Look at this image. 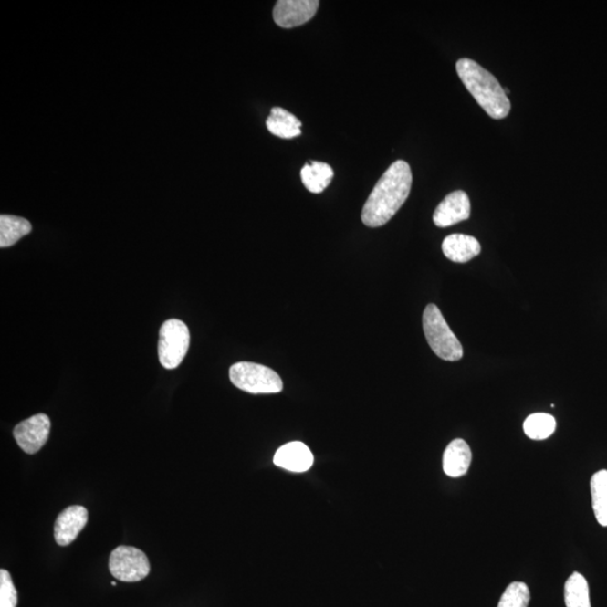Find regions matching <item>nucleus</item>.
<instances>
[{
	"label": "nucleus",
	"instance_id": "f257e3e1",
	"mask_svg": "<svg viewBox=\"0 0 607 607\" xmlns=\"http://www.w3.org/2000/svg\"><path fill=\"white\" fill-rule=\"evenodd\" d=\"M413 183L410 164L397 160L376 183L364 204L361 213L363 225L380 227L390 222L409 198Z\"/></svg>",
	"mask_w": 607,
	"mask_h": 607
},
{
	"label": "nucleus",
	"instance_id": "f03ea898",
	"mask_svg": "<svg viewBox=\"0 0 607 607\" xmlns=\"http://www.w3.org/2000/svg\"><path fill=\"white\" fill-rule=\"evenodd\" d=\"M455 69L466 89L490 118H507L511 111V101L497 78L467 58L456 62Z\"/></svg>",
	"mask_w": 607,
	"mask_h": 607
},
{
	"label": "nucleus",
	"instance_id": "7ed1b4c3",
	"mask_svg": "<svg viewBox=\"0 0 607 607\" xmlns=\"http://www.w3.org/2000/svg\"><path fill=\"white\" fill-rule=\"evenodd\" d=\"M424 330L427 343L434 352L446 361H458L464 356L463 346L451 331L438 306H426L424 313Z\"/></svg>",
	"mask_w": 607,
	"mask_h": 607
},
{
	"label": "nucleus",
	"instance_id": "20e7f679",
	"mask_svg": "<svg viewBox=\"0 0 607 607\" xmlns=\"http://www.w3.org/2000/svg\"><path fill=\"white\" fill-rule=\"evenodd\" d=\"M230 380L235 387L250 394H278L284 383L278 373L254 362H237L230 368Z\"/></svg>",
	"mask_w": 607,
	"mask_h": 607
},
{
	"label": "nucleus",
	"instance_id": "39448f33",
	"mask_svg": "<svg viewBox=\"0 0 607 607\" xmlns=\"http://www.w3.org/2000/svg\"><path fill=\"white\" fill-rule=\"evenodd\" d=\"M191 343V334L186 324L181 319L166 320L160 329L159 359L166 369H174L186 357Z\"/></svg>",
	"mask_w": 607,
	"mask_h": 607
},
{
	"label": "nucleus",
	"instance_id": "423d86ee",
	"mask_svg": "<svg viewBox=\"0 0 607 607\" xmlns=\"http://www.w3.org/2000/svg\"><path fill=\"white\" fill-rule=\"evenodd\" d=\"M150 562L147 555L135 547L120 546L110 553V571L116 580L135 582L144 580L150 574Z\"/></svg>",
	"mask_w": 607,
	"mask_h": 607
},
{
	"label": "nucleus",
	"instance_id": "0eeeda50",
	"mask_svg": "<svg viewBox=\"0 0 607 607\" xmlns=\"http://www.w3.org/2000/svg\"><path fill=\"white\" fill-rule=\"evenodd\" d=\"M50 417L40 413L17 424L13 434L19 448L24 453L34 455L45 446L48 435H50Z\"/></svg>",
	"mask_w": 607,
	"mask_h": 607
},
{
	"label": "nucleus",
	"instance_id": "6e6552de",
	"mask_svg": "<svg viewBox=\"0 0 607 607\" xmlns=\"http://www.w3.org/2000/svg\"><path fill=\"white\" fill-rule=\"evenodd\" d=\"M319 0H279L274 8V21L283 28L303 26L315 16Z\"/></svg>",
	"mask_w": 607,
	"mask_h": 607
},
{
	"label": "nucleus",
	"instance_id": "1a4fd4ad",
	"mask_svg": "<svg viewBox=\"0 0 607 607\" xmlns=\"http://www.w3.org/2000/svg\"><path fill=\"white\" fill-rule=\"evenodd\" d=\"M87 522H89V511L86 508L72 505L63 509L55 524V539L58 545L69 546L84 530Z\"/></svg>",
	"mask_w": 607,
	"mask_h": 607
},
{
	"label": "nucleus",
	"instance_id": "9d476101",
	"mask_svg": "<svg viewBox=\"0 0 607 607\" xmlns=\"http://www.w3.org/2000/svg\"><path fill=\"white\" fill-rule=\"evenodd\" d=\"M469 216V197L465 192L456 191L449 194L436 207L434 222L438 227H449L468 220Z\"/></svg>",
	"mask_w": 607,
	"mask_h": 607
},
{
	"label": "nucleus",
	"instance_id": "9b49d317",
	"mask_svg": "<svg viewBox=\"0 0 607 607\" xmlns=\"http://www.w3.org/2000/svg\"><path fill=\"white\" fill-rule=\"evenodd\" d=\"M274 463L278 467L293 473H304L312 467L314 456L308 445L303 442L295 441L280 446L274 456Z\"/></svg>",
	"mask_w": 607,
	"mask_h": 607
},
{
	"label": "nucleus",
	"instance_id": "f8f14e48",
	"mask_svg": "<svg viewBox=\"0 0 607 607\" xmlns=\"http://www.w3.org/2000/svg\"><path fill=\"white\" fill-rule=\"evenodd\" d=\"M442 251L449 260L456 264H465L477 256L482 251V246L473 236L451 235L442 243Z\"/></svg>",
	"mask_w": 607,
	"mask_h": 607
},
{
	"label": "nucleus",
	"instance_id": "ddd939ff",
	"mask_svg": "<svg viewBox=\"0 0 607 607\" xmlns=\"http://www.w3.org/2000/svg\"><path fill=\"white\" fill-rule=\"evenodd\" d=\"M471 464V450L467 442L455 439L446 446L444 454V471L453 478L461 477L468 473Z\"/></svg>",
	"mask_w": 607,
	"mask_h": 607
},
{
	"label": "nucleus",
	"instance_id": "4468645a",
	"mask_svg": "<svg viewBox=\"0 0 607 607\" xmlns=\"http://www.w3.org/2000/svg\"><path fill=\"white\" fill-rule=\"evenodd\" d=\"M267 129L271 134L280 139L289 140L302 134V123L295 115L281 107H274L269 118L266 120Z\"/></svg>",
	"mask_w": 607,
	"mask_h": 607
},
{
	"label": "nucleus",
	"instance_id": "2eb2a0df",
	"mask_svg": "<svg viewBox=\"0 0 607 607\" xmlns=\"http://www.w3.org/2000/svg\"><path fill=\"white\" fill-rule=\"evenodd\" d=\"M333 169L329 164L319 162L306 163L300 172V178L306 189L313 194H320L331 183Z\"/></svg>",
	"mask_w": 607,
	"mask_h": 607
},
{
	"label": "nucleus",
	"instance_id": "dca6fc26",
	"mask_svg": "<svg viewBox=\"0 0 607 607\" xmlns=\"http://www.w3.org/2000/svg\"><path fill=\"white\" fill-rule=\"evenodd\" d=\"M32 232L31 223L26 218L7 215L0 216V247H8L16 245L23 236Z\"/></svg>",
	"mask_w": 607,
	"mask_h": 607
},
{
	"label": "nucleus",
	"instance_id": "f3484780",
	"mask_svg": "<svg viewBox=\"0 0 607 607\" xmlns=\"http://www.w3.org/2000/svg\"><path fill=\"white\" fill-rule=\"evenodd\" d=\"M591 493L597 522L602 527H607V470H601L592 475Z\"/></svg>",
	"mask_w": 607,
	"mask_h": 607
},
{
	"label": "nucleus",
	"instance_id": "a211bd4d",
	"mask_svg": "<svg viewBox=\"0 0 607 607\" xmlns=\"http://www.w3.org/2000/svg\"><path fill=\"white\" fill-rule=\"evenodd\" d=\"M565 603L567 607H591L589 582L580 572H574L566 581Z\"/></svg>",
	"mask_w": 607,
	"mask_h": 607
},
{
	"label": "nucleus",
	"instance_id": "6ab92c4d",
	"mask_svg": "<svg viewBox=\"0 0 607 607\" xmlns=\"http://www.w3.org/2000/svg\"><path fill=\"white\" fill-rule=\"evenodd\" d=\"M557 422L555 417L546 413H536L524 422L523 429L528 438L532 440H546L555 432Z\"/></svg>",
	"mask_w": 607,
	"mask_h": 607
},
{
	"label": "nucleus",
	"instance_id": "aec40b11",
	"mask_svg": "<svg viewBox=\"0 0 607 607\" xmlns=\"http://www.w3.org/2000/svg\"><path fill=\"white\" fill-rule=\"evenodd\" d=\"M530 600L529 587L524 582L514 581L505 590L497 607H528Z\"/></svg>",
	"mask_w": 607,
	"mask_h": 607
},
{
	"label": "nucleus",
	"instance_id": "412c9836",
	"mask_svg": "<svg viewBox=\"0 0 607 607\" xmlns=\"http://www.w3.org/2000/svg\"><path fill=\"white\" fill-rule=\"evenodd\" d=\"M17 591L6 570H0V607H16Z\"/></svg>",
	"mask_w": 607,
	"mask_h": 607
}]
</instances>
